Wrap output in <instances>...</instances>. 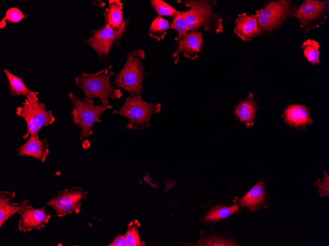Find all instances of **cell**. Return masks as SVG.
I'll list each match as a JSON object with an SVG mask.
<instances>
[{
    "mask_svg": "<svg viewBox=\"0 0 329 246\" xmlns=\"http://www.w3.org/2000/svg\"><path fill=\"white\" fill-rule=\"evenodd\" d=\"M112 68V65H110L93 74L83 72L74 78L75 83L83 91L86 97L98 98L103 105L108 106L109 97L112 100L118 99L123 95L120 89L114 88L111 83V78L114 75Z\"/></svg>",
    "mask_w": 329,
    "mask_h": 246,
    "instance_id": "1",
    "label": "cell"
},
{
    "mask_svg": "<svg viewBox=\"0 0 329 246\" xmlns=\"http://www.w3.org/2000/svg\"><path fill=\"white\" fill-rule=\"evenodd\" d=\"M177 2L183 3L190 8L184 11L189 31H197L199 28L218 33L223 31L222 19L213 11V7L217 4L216 0H188Z\"/></svg>",
    "mask_w": 329,
    "mask_h": 246,
    "instance_id": "2",
    "label": "cell"
},
{
    "mask_svg": "<svg viewBox=\"0 0 329 246\" xmlns=\"http://www.w3.org/2000/svg\"><path fill=\"white\" fill-rule=\"evenodd\" d=\"M142 49H133L127 54L126 62L113 83L129 93V96H141L143 82L145 76Z\"/></svg>",
    "mask_w": 329,
    "mask_h": 246,
    "instance_id": "3",
    "label": "cell"
},
{
    "mask_svg": "<svg viewBox=\"0 0 329 246\" xmlns=\"http://www.w3.org/2000/svg\"><path fill=\"white\" fill-rule=\"evenodd\" d=\"M72 104L70 114L73 123L80 130V140H84L93 134V128L96 122H101L100 116L111 105H95L94 100L87 97L80 98L72 92L68 94Z\"/></svg>",
    "mask_w": 329,
    "mask_h": 246,
    "instance_id": "4",
    "label": "cell"
},
{
    "mask_svg": "<svg viewBox=\"0 0 329 246\" xmlns=\"http://www.w3.org/2000/svg\"><path fill=\"white\" fill-rule=\"evenodd\" d=\"M160 103L144 101L141 96H129L124 104L113 111L114 115L122 116L128 120L129 130L144 129L150 125L151 116L161 111Z\"/></svg>",
    "mask_w": 329,
    "mask_h": 246,
    "instance_id": "5",
    "label": "cell"
},
{
    "mask_svg": "<svg viewBox=\"0 0 329 246\" xmlns=\"http://www.w3.org/2000/svg\"><path fill=\"white\" fill-rule=\"evenodd\" d=\"M38 95L27 97L22 106L16 109V114L23 118L27 124L26 133L23 136L24 139L29 136L38 135L43 127L53 124L55 120L52 111L47 110L46 106L39 101Z\"/></svg>",
    "mask_w": 329,
    "mask_h": 246,
    "instance_id": "6",
    "label": "cell"
},
{
    "mask_svg": "<svg viewBox=\"0 0 329 246\" xmlns=\"http://www.w3.org/2000/svg\"><path fill=\"white\" fill-rule=\"evenodd\" d=\"M295 8L296 5L291 0H275L266 3L254 15L260 34L277 28L288 17H290Z\"/></svg>",
    "mask_w": 329,
    "mask_h": 246,
    "instance_id": "7",
    "label": "cell"
},
{
    "mask_svg": "<svg viewBox=\"0 0 329 246\" xmlns=\"http://www.w3.org/2000/svg\"><path fill=\"white\" fill-rule=\"evenodd\" d=\"M329 7L328 0H304L290 17L296 18L300 23L301 27L309 31L319 27L324 24L327 18Z\"/></svg>",
    "mask_w": 329,
    "mask_h": 246,
    "instance_id": "8",
    "label": "cell"
},
{
    "mask_svg": "<svg viewBox=\"0 0 329 246\" xmlns=\"http://www.w3.org/2000/svg\"><path fill=\"white\" fill-rule=\"evenodd\" d=\"M87 195L85 190L74 186L59 192L46 204L55 211L56 217H63L72 212L78 214L82 201L86 198Z\"/></svg>",
    "mask_w": 329,
    "mask_h": 246,
    "instance_id": "9",
    "label": "cell"
},
{
    "mask_svg": "<svg viewBox=\"0 0 329 246\" xmlns=\"http://www.w3.org/2000/svg\"><path fill=\"white\" fill-rule=\"evenodd\" d=\"M126 28L116 30L105 24L102 28L92 30L93 36L86 41L100 57L103 55L107 56L113 43L122 37Z\"/></svg>",
    "mask_w": 329,
    "mask_h": 246,
    "instance_id": "10",
    "label": "cell"
},
{
    "mask_svg": "<svg viewBox=\"0 0 329 246\" xmlns=\"http://www.w3.org/2000/svg\"><path fill=\"white\" fill-rule=\"evenodd\" d=\"M18 213L20 215L18 229L24 233L44 228L51 217V215L46 213L44 207L35 208L32 205H28Z\"/></svg>",
    "mask_w": 329,
    "mask_h": 246,
    "instance_id": "11",
    "label": "cell"
},
{
    "mask_svg": "<svg viewBox=\"0 0 329 246\" xmlns=\"http://www.w3.org/2000/svg\"><path fill=\"white\" fill-rule=\"evenodd\" d=\"M204 43L202 33L198 31H190L178 41L177 47L172 55L175 58V64L180 61L179 55L182 54L185 57L191 60L197 58L201 53V49Z\"/></svg>",
    "mask_w": 329,
    "mask_h": 246,
    "instance_id": "12",
    "label": "cell"
},
{
    "mask_svg": "<svg viewBox=\"0 0 329 246\" xmlns=\"http://www.w3.org/2000/svg\"><path fill=\"white\" fill-rule=\"evenodd\" d=\"M17 152L21 156H28L44 162L49 153V143L47 139H40L38 135L30 136L24 144L20 145Z\"/></svg>",
    "mask_w": 329,
    "mask_h": 246,
    "instance_id": "13",
    "label": "cell"
},
{
    "mask_svg": "<svg viewBox=\"0 0 329 246\" xmlns=\"http://www.w3.org/2000/svg\"><path fill=\"white\" fill-rule=\"evenodd\" d=\"M16 194L14 191H0V227L12 216L21 211L29 203V199L20 203H14Z\"/></svg>",
    "mask_w": 329,
    "mask_h": 246,
    "instance_id": "14",
    "label": "cell"
},
{
    "mask_svg": "<svg viewBox=\"0 0 329 246\" xmlns=\"http://www.w3.org/2000/svg\"><path fill=\"white\" fill-rule=\"evenodd\" d=\"M234 31L245 41H250L260 34L255 15H247L246 13L238 15Z\"/></svg>",
    "mask_w": 329,
    "mask_h": 246,
    "instance_id": "15",
    "label": "cell"
},
{
    "mask_svg": "<svg viewBox=\"0 0 329 246\" xmlns=\"http://www.w3.org/2000/svg\"><path fill=\"white\" fill-rule=\"evenodd\" d=\"M285 122L295 127H301L312 124L308 109L301 105H290L284 111Z\"/></svg>",
    "mask_w": 329,
    "mask_h": 246,
    "instance_id": "16",
    "label": "cell"
},
{
    "mask_svg": "<svg viewBox=\"0 0 329 246\" xmlns=\"http://www.w3.org/2000/svg\"><path fill=\"white\" fill-rule=\"evenodd\" d=\"M123 3L119 0H110L109 5L104 12L106 24L116 30H119L128 25L123 19Z\"/></svg>",
    "mask_w": 329,
    "mask_h": 246,
    "instance_id": "17",
    "label": "cell"
},
{
    "mask_svg": "<svg viewBox=\"0 0 329 246\" xmlns=\"http://www.w3.org/2000/svg\"><path fill=\"white\" fill-rule=\"evenodd\" d=\"M258 109V106L251 93L247 98L240 102L235 107V113L237 117L248 127L253 125L254 119Z\"/></svg>",
    "mask_w": 329,
    "mask_h": 246,
    "instance_id": "18",
    "label": "cell"
},
{
    "mask_svg": "<svg viewBox=\"0 0 329 246\" xmlns=\"http://www.w3.org/2000/svg\"><path fill=\"white\" fill-rule=\"evenodd\" d=\"M264 188L263 182H258L241 200L240 204L254 210L263 201Z\"/></svg>",
    "mask_w": 329,
    "mask_h": 246,
    "instance_id": "19",
    "label": "cell"
},
{
    "mask_svg": "<svg viewBox=\"0 0 329 246\" xmlns=\"http://www.w3.org/2000/svg\"><path fill=\"white\" fill-rule=\"evenodd\" d=\"M4 72L9 84V92L12 96L23 95L27 97L39 94V91H33L28 88L23 81L22 77L17 76L11 73L8 69H4Z\"/></svg>",
    "mask_w": 329,
    "mask_h": 246,
    "instance_id": "20",
    "label": "cell"
},
{
    "mask_svg": "<svg viewBox=\"0 0 329 246\" xmlns=\"http://www.w3.org/2000/svg\"><path fill=\"white\" fill-rule=\"evenodd\" d=\"M239 211L238 205L231 206L218 205L212 208L206 215L205 220L215 221L226 218L232 214Z\"/></svg>",
    "mask_w": 329,
    "mask_h": 246,
    "instance_id": "21",
    "label": "cell"
},
{
    "mask_svg": "<svg viewBox=\"0 0 329 246\" xmlns=\"http://www.w3.org/2000/svg\"><path fill=\"white\" fill-rule=\"evenodd\" d=\"M170 27L169 22L161 16L156 17L152 21L149 28V35L158 41L163 39Z\"/></svg>",
    "mask_w": 329,
    "mask_h": 246,
    "instance_id": "22",
    "label": "cell"
},
{
    "mask_svg": "<svg viewBox=\"0 0 329 246\" xmlns=\"http://www.w3.org/2000/svg\"><path fill=\"white\" fill-rule=\"evenodd\" d=\"M140 225L137 219H133L128 224V230L125 234L128 246H144L145 243L140 239L138 228Z\"/></svg>",
    "mask_w": 329,
    "mask_h": 246,
    "instance_id": "23",
    "label": "cell"
},
{
    "mask_svg": "<svg viewBox=\"0 0 329 246\" xmlns=\"http://www.w3.org/2000/svg\"><path fill=\"white\" fill-rule=\"evenodd\" d=\"M319 47L318 42L311 39H307L301 46L305 57L313 65H317L319 62Z\"/></svg>",
    "mask_w": 329,
    "mask_h": 246,
    "instance_id": "24",
    "label": "cell"
},
{
    "mask_svg": "<svg viewBox=\"0 0 329 246\" xmlns=\"http://www.w3.org/2000/svg\"><path fill=\"white\" fill-rule=\"evenodd\" d=\"M170 29H176L178 32L177 36L175 38V41H179L188 32V28L185 19L184 11H179L178 13L173 18Z\"/></svg>",
    "mask_w": 329,
    "mask_h": 246,
    "instance_id": "25",
    "label": "cell"
},
{
    "mask_svg": "<svg viewBox=\"0 0 329 246\" xmlns=\"http://www.w3.org/2000/svg\"><path fill=\"white\" fill-rule=\"evenodd\" d=\"M151 3L159 16L174 17L179 11L162 0H153Z\"/></svg>",
    "mask_w": 329,
    "mask_h": 246,
    "instance_id": "26",
    "label": "cell"
},
{
    "mask_svg": "<svg viewBox=\"0 0 329 246\" xmlns=\"http://www.w3.org/2000/svg\"><path fill=\"white\" fill-rule=\"evenodd\" d=\"M197 246H237L233 241L222 239L217 236L208 237L206 238H201L197 243Z\"/></svg>",
    "mask_w": 329,
    "mask_h": 246,
    "instance_id": "27",
    "label": "cell"
},
{
    "mask_svg": "<svg viewBox=\"0 0 329 246\" xmlns=\"http://www.w3.org/2000/svg\"><path fill=\"white\" fill-rule=\"evenodd\" d=\"M23 12L17 7H13L9 8L5 12V17L2 20H8L12 23H18L25 17Z\"/></svg>",
    "mask_w": 329,
    "mask_h": 246,
    "instance_id": "28",
    "label": "cell"
},
{
    "mask_svg": "<svg viewBox=\"0 0 329 246\" xmlns=\"http://www.w3.org/2000/svg\"><path fill=\"white\" fill-rule=\"evenodd\" d=\"M324 173L325 177L323 182H321L318 178L317 181L314 182V185L319 188V195L322 197L329 196V176L326 171H325Z\"/></svg>",
    "mask_w": 329,
    "mask_h": 246,
    "instance_id": "29",
    "label": "cell"
},
{
    "mask_svg": "<svg viewBox=\"0 0 329 246\" xmlns=\"http://www.w3.org/2000/svg\"><path fill=\"white\" fill-rule=\"evenodd\" d=\"M108 246H128L125 234L117 235L113 241Z\"/></svg>",
    "mask_w": 329,
    "mask_h": 246,
    "instance_id": "30",
    "label": "cell"
},
{
    "mask_svg": "<svg viewBox=\"0 0 329 246\" xmlns=\"http://www.w3.org/2000/svg\"><path fill=\"white\" fill-rule=\"evenodd\" d=\"M6 25L5 21L1 20L0 22V28L4 27Z\"/></svg>",
    "mask_w": 329,
    "mask_h": 246,
    "instance_id": "31",
    "label": "cell"
}]
</instances>
